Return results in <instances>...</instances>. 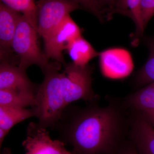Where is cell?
<instances>
[{"mask_svg": "<svg viewBox=\"0 0 154 154\" xmlns=\"http://www.w3.org/2000/svg\"><path fill=\"white\" fill-rule=\"evenodd\" d=\"M99 66L102 75L111 79H124L134 69L132 57L124 48H113L99 53Z\"/></svg>", "mask_w": 154, "mask_h": 154, "instance_id": "8", "label": "cell"}, {"mask_svg": "<svg viewBox=\"0 0 154 154\" xmlns=\"http://www.w3.org/2000/svg\"><path fill=\"white\" fill-rule=\"evenodd\" d=\"M36 7L37 31L43 40L71 12L83 9L76 0H38Z\"/></svg>", "mask_w": 154, "mask_h": 154, "instance_id": "5", "label": "cell"}, {"mask_svg": "<svg viewBox=\"0 0 154 154\" xmlns=\"http://www.w3.org/2000/svg\"><path fill=\"white\" fill-rule=\"evenodd\" d=\"M36 93L28 91L0 90V106L18 108L33 107Z\"/></svg>", "mask_w": 154, "mask_h": 154, "instance_id": "14", "label": "cell"}, {"mask_svg": "<svg viewBox=\"0 0 154 154\" xmlns=\"http://www.w3.org/2000/svg\"><path fill=\"white\" fill-rule=\"evenodd\" d=\"M141 0H117L112 14H118L131 19L136 26L134 42L136 44L142 35L144 29L141 21L140 7Z\"/></svg>", "mask_w": 154, "mask_h": 154, "instance_id": "15", "label": "cell"}, {"mask_svg": "<svg viewBox=\"0 0 154 154\" xmlns=\"http://www.w3.org/2000/svg\"><path fill=\"white\" fill-rule=\"evenodd\" d=\"M37 33V30L22 14L12 42V48L19 57V66L25 70L30 66L36 65L43 72L57 63H50L45 53L41 51L38 46Z\"/></svg>", "mask_w": 154, "mask_h": 154, "instance_id": "3", "label": "cell"}, {"mask_svg": "<svg viewBox=\"0 0 154 154\" xmlns=\"http://www.w3.org/2000/svg\"><path fill=\"white\" fill-rule=\"evenodd\" d=\"M128 137L139 154H154V128L136 113L129 119Z\"/></svg>", "mask_w": 154, "mask_h": 154, "instance_id": "10", "label": "cell"}, {"mask_svg": "<svg viewBox=\"0 0 154 154\" xmlns=\"http://www.w3.org/2000/svg\"><path fill=\"white\" fill-rule=\"evenodd\" d=\"M1 2L15 11L22 13L37 32L36 3L34 0H1Z\"/></svg>", "mask_w": 154, "mask_h": 154, "instance_id": "18", "label": "cell"}, {"mask_svg": "<svg viewBox=\"0 0 154 154\" xmlns=\"http://www.w3.org/2000/svg\"><path fill=\"white\" fill-rule=\"evenodd\" d=\"M38 88L30 81L26 70L9 63L1 62L0 90L28 91L36 94Z\"/></svg>", "mask_w": 154, "mask_h": 154, "instance_id": "11", "label": "cell"}, {"mask_svg": "<svg viewBox=\"0 0 154 154\" xmlns=\"http://www.w3.org/2000/svg\"><path fill=\"white\" fill-rule=\"evenodd\" d=\"M140 13L144 30L150 19L154 16V0H141Z\"/></svg>", "mask_w": 154, "mask_h": 154, "instance_id": "19", "label": "cell"}, {"mask_svg": "<svg viewBox=\"0 0 154 154\" xmlns=\"http://www.w3.org/2000/svg\"><path fill=\"white\" fill-rule=\"evenodd\" d=\"M83 9L86 10L94 14L95 17H97L99 21L103 22L105 20V18L99 12L98 9L96 8V6L94 5L92 0H76Z\"/></svg>", "mask_w": 154, "mask_h": 154, "instance_id": "21", "label": "cell"}, {"mask_svg": "<svg viewBox=\"0 0 154 154\" xmlns=\"http://www.w3.org/2000/svg\"><path fill=\"white\" fill-rule=\"evenodd\" d=\"M2 154H11V150L9 149H5L3 150Z\"/></svg>", "mask_w": 154, "mask_h": 154, "instance_id": "25", "label": "cell"}, {"mask_svg": "<svg viewBox=\"0 0 154 154\" xmlns=\"http://www.w3.org/2000/svg\"><path fill=\"white\" fill-rule=\"evenodd\" d=\"M135 113L140 115L154 128V111H146Z\"/></svg>", "mask_w": 154, "mask_h": 154, "instance_id": "23", "label": "cell"}, {"mask_svg": "<svg viewBox=\"0 0 154 154\" xmlns=\"http://www.w3.org/2000/svg\"><path fill=\"white\" fill-rule=\"evenodd\" d=\"M146 42L149 55L146 63L135 76L134 84L137 87L154 82V37L148 38Z\"/></svg>", "mask_w": 154, "mask_h": 154, "instance_id": "17", "label": "cell"}, {"mask_svg": "<svg viewBox=\"0 0 154 154\" xmlns=\"http://www.w3.org/2000/svg\"><path fill=\"white\" fill-rule=\"evenodd\" d=\"M22 14L0 3V57L1 62L11 63L12 42Z\"/></svg>", "mask_w": 154, "mask_h": 154, "instance_id": "9", "label": "cell"}, {"mask_svg": "<svg viewBox=\"0 0 154 154\" xmlns=\"http://www.w3.org/2000/svg\"><path fill=\"white\" fill-rule=\"evenodd\" d=\"M8 134V133L7 132L5 131L2 129V128H0V146H1V147L2 144L5 138Z\"/></svg>", "mask_w": 154, "mask_h": 154, "instance_id": "24", "label": "cell"}, {"mask_svg": "<svg viewBox=\"0 0 154 154\" xmlns=\"http://www.w3.org/2000/svg\"><path fill=\"white\" fill-rule=\"evenodd\" d=\"M61 73L63 91L66 106L75 101L83 100L94 103L98 99L92 88L93 69L89 65L78 66L72 62L64 65Z\"/></svg>", "mask_w": 154, "mask_h": 154, "instance_id": "4", "label": "cell"}, {"mask_svg": "<svg viewBox=\"0 0 154 154\" xmlns=\"http://www.w3.org/2000/svg\"><path fill=\"white\" fill-rule=\"evenodd\" d=\"M32 116H35L32 108L27 109L0 106V128L9 133L16 125Z\"/></svg>", "mask_w": 154, "mask_h": 154, "instance_id": "16", "label": "cell"}, {"mask_svg": "<svg viewBox=\"0 0 154 154\" xmlns=\"http://www.w3.org/2000/svg\"><path fill=\"white\" fill-rule=\"evenodd\" d=\"M93 104L79 110L64 129L74 154H115L128 139L122 107Z\"/></svg>", "mask_w": 154, "mask_h": 154, "instance_id": "1", "label": "cell"}, {"mask_svg": "<svg viewBox=\"0 0 154 154\" xmlns=\"http://www.w3.org/2000/svg\"><path fill=\"white\" fill-rule=\"evenodd\" d=\"M99 12L107 19L113 15L112 13L117 0H92Z\"/></svg>", "mask_w": 154, "mask_h": 154, "instance_id": "20", "label": "cell"}, {"mask_svg": "<svg viewBox=\"0 0 154 154\" xmlns=\"http://www.w3.org/2000/svg\"><path fill=\"white\" fill-rule=\"evenodd\" d=\"M63 142L53 140L46 128L31 122L27 128V136L22 143L25 154H74L68 151Z\"/></svg>", "mask_w": 154, "mask_h": 154, "instance_id": "7", "label": "cell"}, {"mask_svg": "<svg viewBox=\"0 0 154 154\" xmlns=\"http://www.w3.org/2000/svg\"><path fill=\"white\" fill-rule=\"evenodd\" d=\"M61 64L56 63L42 72L44 80L38 86L35 106L32 107L38 124L46 128L55 126L66 107L59 72Z\"/></svg>", "mask_w": 154, "mask_h": 154, "instance_id": "2", "label": "cell"}, {"mask_svg": "<svg viewBox=\"0 0 154 154\" xmlns=\"http://www.w3.org/2000/svg\"><path fill=\"white\" fill-rule=\"evenodd\" d=\"M123 106L132 110L134 113L154 111V82L127 97Z\"/></svg>", "mask_w": 154, "mask_h": 154, "instance_id": "12", "label": "cell"}, {"mask_svg": "<svg viewBox=\"0 0 154 154\" xmlns=\"http://www.w3.org/2000/svg\"><path fill=\"white\" fill-rule=\"evenodd\" d=\"M82 30L68 15L47 38L44 39L45 55L49 59L66 64L63 51L70 43L82 36Z\"/></svg>", "mask_w": 154, "mask_h": 154, "instance_id": "6", "label": "cell"}, {"mask_svg": "<svg viewBox=\"0 0 154 154\" xmlns=\"http://www.w3.org/2000/svg\"><path fill=\"white\" fill-rule=\"evenodd\" d=\"M115 154H139L134 144L128 139Z\"/></svg>", "mask_w": 154, "mask_h": 154, "instance_id": "22", "label": "cell"}, {"mask_svg": "<svg viewBox=\"0 0 154 154\" xmlns=\"http://www.w3.org/2000/svg\"><path fill=\"white\" fill-rule=\"evenodd\" d=\"M66 50L73 63L82 67L88 65L89 62L99 56L100 53L82 36L70 43Z\"/></svg>", "mask_w": 154, "mask_h": 154, "instance_id": "13", "label": "cell"}]
</instances>
